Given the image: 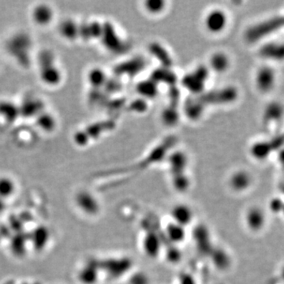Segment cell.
<instances>
[{
    "label": "cell",
    "instance_id": "6da1fadb",
    "mask_svg": "<svg viewBox=\"0 0 284 284\" xmlns=\"http://www.w3.org/2000/svg\"><path fill=\"white\" fill-rule=\"evenodd\" d=\"M205 28L211 34H220L227 25V16L220 9H213L205 15L204 19Z\"/></svg>",
    "mask_w": 284,
    "mask_h": 284
},
{
    "label": "cell",
    "instance_id": "7a4b0ae2",
    "mask_svg": "<svg viewBox=\"0 0 284 284\" xmlns=\"http://www.w3.org/2000/svg\"><path fill=\"white\" fill-rule=\"evenodd\" d=\"M172 216L175 224L184 226L192 220L193 214L190 208L185 205H178L172 210Z\"/></svg>",
    "mask_w": 284,
    "mask_h": 284
},
{
    "label": "cell",
    "instance_id": "3957f363",
    "mask_svg": "<svg viewBox=\"0 0 284 284\" xmlns=\"http://www.w3.org/2000/svg\"><path fill=\"white\" fill-rule=\"evenodd\" d=\"M229 66L230 60L223 52H216L210 58V67L216 72L223 73L229 68Z\"/></svg>",
    "mask_w": 284,
    "mask_h": 284
},
{
    "label": "cell",
    "instance_id": "277c9868",
    "mask_svg": "<svg viewBox=\"0 0 284 284\" xmlns=\"http://www.w3.org/2000/svg\"><path fill=\"white\" fill-rule=\"evenodd\" d=\"M274 75L270 69H261L256 77V84L262 91H268L273 84Z\"/></svg>",
    "mask_w": 284,
    "mask_h": 284
},
{
    "label": "cell",
    "instance_id": "5b68a950",
    "mask_svg": "<svg viewBox=\"0 0 284 284\" xmlns=\"http://www.w3.org/2000/svg\"><path fill=\"white\" fill-rule=\"evenodd\" d=\"M265 216L261 210L258 209H253L248 212L247 222L248 225L253 230H258L264 224Z\"/></svg>",
    "mask_w": 284,
    "mask_h": 284
},
{
    "label": "cell",
    "instance_id": "8992f818",
    "mask_svg": "<svg viewBox=\"0 0 284 284\" xmlns=\"http://www.w3.org/2000/svg\"><path fill=\"white\" fill-rule=\"evenodd\" d=\"M250 183V176L245 172H238L231 178V186L232 188L236 190H241L247 188Z\"/></svg>",
    "mask_w": 284,
    "mask_h": 284
},
{
    "label": "cell",
    "instance_id": "52a82bcc",
    "mask_svg": "<svg viewBox=\"0 0 284 284\" xmlns=\"http://www.w3.org/2000/svg\"><path fill=\"white\" fill-rule=\"evenodd\" d=\"M184 226L175 224V225L169 226L167 235L172 241H179L184 237Z\"/></svg>",
    "mask_w": 284,
    "mask_h": 284
},
{
    "label": "cell",
    "instance_id": "ba28073f",
    "mask_svg": "<svg viewBox=\"0 0 284 284\" xmlns=\"http://www.w3.org/2000/svg\"><path fill=\"white\" fill-rule=\"evenodd\" d=\"M165 2L163 1H147L145 8L150 14H159L164 9Z\"/></svg>",
    "mask_w": 284,
    "mask_h": 284
},
{
    "label": "cell",
    "instance_id": "9c48e42d",
    "mask_svg": "<svg viewBox=\"0 0 284 284\" xmlns=\"http://www.w3.org/2000/svg\"><path fill=\"white\" fill-rule=\"evenodd\" d=\"M50 13L47 11L46 8H39L37 9L36 13H35V17L37 18L39 22H45L47 20H48Z\"/></svg>",
    "mask_w": 284,
    "mask_h": 284
}]
</instances>
